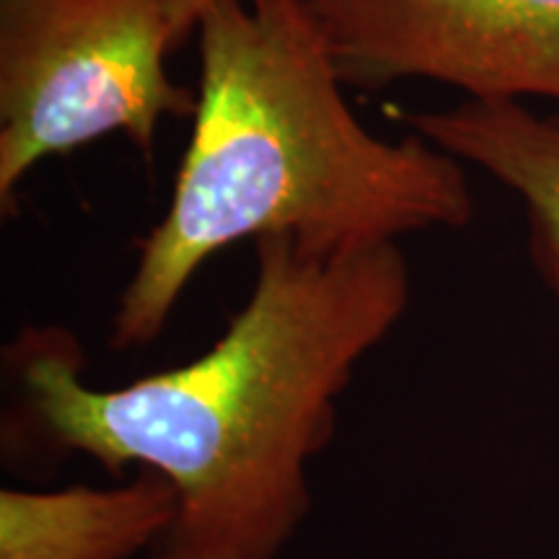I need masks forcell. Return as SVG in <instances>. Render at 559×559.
Returning a JSON list of instances; mask_svg holds the SVG:
<instances>
[{"label":"cell","mask_w":559,"mask_h":559,"mask_svg":"<svg viewBox=\"0 0 559 559\" xmlns=\"http://www.w3.org/2000/svg\"><path fill=\"white\" fill-rule=\"evenodd\" d=\"M409 300L400 243L321 254L275 234L254 241L247 304L185 366L91 386L60 326L24 330L9 360L52 449L174 487L177 515L145 559H277L309 519V466L342 394Z\"/></svg>","instance_id":"obj_1"},{"label":"cell","mask_w":559,"mask_h":559,"mask_svg":"<svg viewBox=\"0 0 559 559\" xmlns=\"http://www.w3.org/2000/svg\"><path fill=\"white\" fill-rule=\"evenodd\" d=\"M194 37L190 145L117 300V353L156 342L192 277L236 241L290 234L342 254L469 226L464 164L417 132L373 135L353 115L304 0H215Z\"/></svg>","instance_id":"obj_2"},{"label":"cell","mask_w":559,"mask_h":559,"mask_svg":"<svg viewBox=\"0 0 559 559\" xmlns=\"http://www.w3.org/2000/svg\"><path fill=\"white\" fill-rule=\"evenodd\" d=\"M164 0H0V210L41 160L120 132L145 158L198 96L169 75Z\"/></svg>","instance_id":"obj_3"},{"label":"cell","mask_w":559,"mask_h":559,"mask_svg":"<svg viewBox=\"0 0 559 559\" xmlns=\"http://www.w3.org/2000/svg\"><path fill=\"white\" fill-rule=\"evenodd\" d=\"M345 86L432 81L559 102V0H304Z\"/></svg>","instance_id":"obj_4"},{"label":"cell","mask_w":559,"mask_h":559,"mask_svg":"<svg viewBox=\"0 0 559 559\" xmlns=\"http://www.w3.org/2000/svg\"><path fill=\"white\" fill-rule=\"evenodd\" d=\"M177 515V492L140 469L117 487L3 489L0 559H130L148 555Z\"/></svg>","instance_id":"obj_5"},{"label":"cell","mask_w":559,"mask_h":559,"mask_svg":"<svg viewBox=\"0 0 559 559\" xmlns=\"http://www.w3.org/2000/svg\"><path fill=\"white\" fill-rule=\"evenodd\" d=\"M402 120L519 194L531 257L559 304V117L536 115L523 102L466 99L451 109L402 111Z\"/></svg>","instance_id":"obj_6"},{"label":"cell","mask_w":559,"mask_h":559,"mask_svg":"<svg viewBox=\"0 0 559 559\" xmlns=\"http://www.w3.org/2000/svg\"><path fill=\"white\" fill-rule=\"evenodd\" d=\"M213 3L215 0H164L166 13H169L174 29H177L181 41L192 37L194 26H198V21L202 16V11Z\"/></svg>","instance_id":"obj_7"}]
</instances>
